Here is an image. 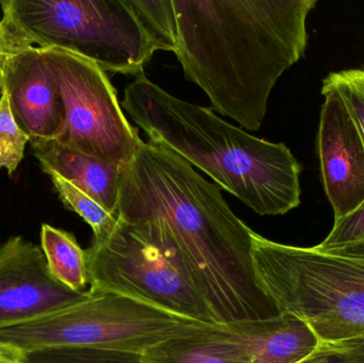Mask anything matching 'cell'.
I'll use <instances>...</instances> for the list:
<instances>
[{
    "instance_id": "5bb4252c",
    "label": "cell",
    "mask_w": 364,
    "mask_h": 363,
    "mask_svg": "<svg viewBox=\"0 0 364 363\" xmlns=\"http://www.w3.org/2000/svg\"><path fill=\"white\" fill-rule=\"evenodd\" d=\"M146 356L155 363H254L226 324H208L195 334L155 347Z\"/></svg>"
},
{
    "instance_id": "7402d4cb",
    "label": "cell",
    "mask_w": 364,
    "mask_h": 363,
    "mask_svg": "<svg viewBox=\"0 0 364 363\" xmlns=\"http://www.w3.org/2000/svg\"><path fill=\"white\" fill-rule=\"evenodd\" d=\"M301 363H346L341 362V360L338 359L335 356L331 355V354L327 353V352L321 351V350H318L316 353L312 354L310 357H308L307 359L304 360Z\"/></svg>"
},
{
    "instance_id": "30bf717a",
    "label": "cell",
    "mask_w": 364,
    "mask_h": 363,
    "mask_svg": "<svg viewBox=\"0 0 364 363\" xmlns=\"http://www.w3.org/2000/svg\"><path fill=\"white\" fill-rule=\"evenodd\" d=\"M87 293L55 281L44 253L21 237L0 247V327L53 313Z\"/></svg>"
},
{
    "instance_id": "44dd1931",
    "label": "cell",
    "mask_w": 364,
    "mask_h": 363,
    "mask_svg": "<svg viewBox=\"0 0 364 363\" xmlns=\"http://www.w3.org/2000/svg\"><path fill=\"white\" fill-rule=\"evenodd\" d=\"M318 350L327 352L346 363H364V332L354 338L321 343Z\"/></svg>"
},
{
    "instance_id": "ba28073f",
    "label": "cell",
    "mask_w": 364,
    "mask_h": 363,
    "mask_svg": "<svg viewBox=\"0 0 364 363\" xmlns=\"http://www.w3.org/2000/svg\"><path fill=\"white\" fill-rule=\"evenodd\" d=\"M40 48L63 104V128L57 141L106 163L127 166L143 140L124 114L106 72L70 51Z\"/></svg>"
},
{
    "instance_id": "277c9868",
    "label": "cell",
    "mask_w": 364,
    "mask_h": 363,
    "mask_svg": "<svg viewBox=\"0 0 364 363\" xmlns=\"http://www.w3.org/2000/svg\"><path fill=\"white\" fill-rule=\"evenodd\" d=\"M2 15L36 46L76 53L106 72L140 76L176 46L172 0H6Z\"/></svg>"
},
{
    "instance_id": "7a4b0ae2",
    "label": "cell",
    "mask_w": 364,
    "mask_h": 363,
    "mask_svg": "<svg viewBox=\"0 0 364 363\" xmlns=\"http://www.w3.org/2000/svg\"><path fill=\"white\" fill-rule=\"evenodd\" d=\"M174 53L211 108L260 129L272 90L305 55L318 0H172Z\"/></svg>"
},
{
    "instance_id": "ffe728a7",
    "label": "cell",
    "mask_w": 364,
    "mask_h": 363,
    "mask_svg": "<svg viewBox=\"0 0 364 363\" xmlns=\"http://www.w3.org/2000/svg\"><path fill=\"white\" fill-rule=\"evenodd\" d=\"M364 241V202L357 210L335 221L333 230L320 246L331 247Z\"/></svg>"
},
{
    "instance_id": "cb8c5ba5",
    "label": "cell",
    "mask_w": 364,
    "mask_h": 363,
    "mask_svg": "<svg viewBox=\"0 0 364 363\" xmlns=\"http://www.w3.org/2000/svg\"><path fill=\"white\" fill-rule=\"evenodd\" d=\"M2 91H4V85H2L1 78H0V94L2 93Z\"/></svg>"
},
{
    "instance_id": "7c38bea8",
    "label": "cell",
    "mask_w": 364,
    "mask_h": 363,
    "mask_svg": "<svg viewBox=\"0 0 364 363\" xmlns=\"http://www.w3.org/2000/svg\"><path fill=\"white\" fill-rule=\"evenodd\" d=\"M226 325L243 343L254 363H301L321 345L309 324L290 313Z\"/></svg>"
},
{
    "instance_id": "e0dca14e",
    "label": "cell",
    "mask_w": 364,
    "mask_h": 363,
    "mask_svg": "<svg viewBox=\"0 0 364 363\" xmlns=\"http://www.w3.org/2000/svg\"><path fill=\"white\" fill-rule=\"evenodd\" d=\"M18 356L23 363H155L144 354L98 347H44Z\"/></svg>"
},
{
    "instance_id": "3957f363",
    "label": "cell",
    "mask_w": 364,
    "mask_h": 363,
    "mask_svg": "<svg viewBox=\"0 0 364 363\" xmlns=\"http://www.w3.org/2000/svg\"><path fill=\"white\" fill-rule=\"evenodd\" d=\"M122 106L149 140L168 147L259 215L301 205V166L284 143L257 138L211 109L179 99L144 74L125 89Z\"/></svg>"
},
{
    "instance_id": "5b68a950",
    "label": "cell",
    "mask_w": 364,
    "mask_h": 363,
    "mask_svg": "<svg viewBox=\"0 0 364 363\" xmlns=\"http://www.w3.org/2000/svg\"><path fill=\"white\" fill-rule=\"evenodd\" d=\"M257 283L278 313L309 324L321 343L364 332V241L297 247L252 234Z\"/></svg>"
},
{
    "instance_id": "d6986e66",
    "label": "cell",
    "mask_w": 364,
    "mask_h": 363,
    "mask_svg": "<svg viewBox=\"0 0 364 363\" xmlns=\"http://www.w3.org/2000/svg\"><path fill=\"white\" fill-rule=\"evenodd\" d=\"M27 143H30V138L17 124L8 95L2 91L0 97V168H6L9 174L12 175L25 156Z\"/></svg>"
},
{
    "instance_id": "9c48e42d",
    "label": "cell",
    "mask_w": 364,
    "mask_h": 363,
    "mask_svg": "<svg viewBox=\"0 0 364 363\" xmlns=\"http://www.w3.org/2000/svg\"><path fill=\"white\" fill-rule=\"evenodd\" d=\"M0 78L13 115L30 142L57 140L64 110L55 78L40 47L4 15L0 18Z\"/></svg>"
},
{
    "instance_id": "52a82bcc",
    "label": "cell",
    "mask_w": 364,
    "mask_h": 363,
    "mask_svg": "<svg viewBox=\"0 0 364 363\" xmlns=\"http://www.w3.org/2000/svg\"><path fill=\"white\" fill-rule=\"evenodd\" d=\"M87 253L90 290L126 296L201 323L218 324L174 249L149 224L119 219Z\"/></svg>"
},
{
    "instance_id": "6da1fadb",
    "label": "cell",
    "mask_w": 364,
    "mask_h": 363,
    "mask_svg": "<svg viewBox=\"0 0 364 363\" xmlns=\"http://www.w3.org/2000/svg\"><path fill=\"white\" fill-rule=\"evenodd\" d=\"M119 217L145 223L174 249L218 324L279 315L257 283L252 234L214 183L174 151L143 141L119 181Z\"/></svg>"
},
{
    "instance_id": "d4e9b609",
    "label": "cell",
    "mask_w": 364,
    "mask_h": 363,
    "mask_svg": "<svg viewBox=\"0 0 364 363\" xmlns=\"http://www.w3.org/2000/svg\"><path fill=\"white\" fill-rule=\"evenodd\" d=\"M0 97H1V94H0Z\"/></svg>"
},
{
    "instance_id": "8992f818",
    "label": "cell",
    "mask_w": 364,
    "mask_h": 363,
    "mask_svg": "<svg viewBox=\"0 0 364 363\" xmlns=\"http://www.w3.org/2000/svg\"><path fill=\"white\" fill-rule=\"evenodd\" d=\"M207 323L173 315L139 300L87 290L53 313L0 327V347L23 355L44 347H81L144 354Z\"/></svg>"
},
{
    "instance_id": "603a6c76",
    "label": "cell",
    "mask_w": 364,
    "mask_h": 363,
    "mask_svg": "<svg viewBox=\"0 0 364 363\" xmlns=\"http://www.w3.org/2000/svg\"><path fill=\"white\" fill-rule=\"evenodd\" d=\"M0 363H23L18 355L0 347Z\"/></svg>"
},
{
    "instance_id": "8fae6325",
    "label": "cell",
    "mask_w": 364,
    "mask_h": 363,
    "mask_svg": "<svg viewBox=\"0 0 364 363\" xmlns=\"http://www.w3.org/2000/svg\"><path fill=\"white\" fill-rule=\"evenodd\" d=\"M318 147L325 194L335 221L343 219L364 202V143L336 92L322 90Z\"/></svg>"
},
{
    "instance_id": "9a60e30c",
    "label": "cell",
    "mask_w": 364,
    "mask_h": 363,
    "mask_svg": "<svg viewBox=\"0 0 364 363\" xmlns=\"http://www.w3.org/2000/svg\"><path fill=\"white\" fill-rule=\"evenodd\" d=\"M41 243L53 278L73 291H87V253L81 249L76 238L65 230L43 224Z\"/></svg>"
},
{
    "instance_id": "ac0fdd59",
    "label": "cell",
    "mask_w": 364,
    "mask_h": 363,
    "mask_svg": "<svg viewBox=\"0 0 364 363\" xmlns=\"http://www.w3.org/2000/svg\"><path fill=\"white\" fill-rule=\"evenodd\" d=\"M322 90H331L341 98L364 143V70H344L327 75Z\"/></svg>"
},
{
    "instance_id": "4fadbf2b",
    "label": "cell",
    "mask_w": 364,
    "mask_h": 363,
    "mask_svg": "<svg viewBox=\"0 0 364 363\" xmlns=\"http://www.w3.org/2000/svg\"><path fill=\"white\" fill-rule=\"evenodd\" d=\"M30 144L43 172L60 175L109 212L119 215V181L124 168L100 161L57 140L33 141Z\"/></svg>"
},
{
    "instance_id": "2e32d148",
    "label": "cell",
    "mask_w": 364,
    "mask_h": 363,
    "mask_svg": "<svg viewBox=\"0 0 364 363\" xmlns=\"http://www.w3.org/2000/svg\"><path fill=\"white\" fill-rule=\"evenodd\" d=\"M60 200L66 209L77 213L91 226L94 240L102 241L108 238L119 223V215L109 212L91 196L75 187L70 181L53 172H47Z\"/></svg>"
}]
</instances>
